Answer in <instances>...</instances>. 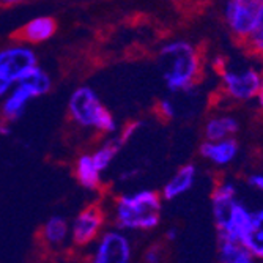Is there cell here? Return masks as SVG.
Returning a JSON list of instances; mask_svg holds the SVG:
<instances>
[{
  "instance_id": "6da1fadb",
  "label": "cell",
  "mask_w": 263,
  "mask_h": 263,
  "mask_svg": "<svg viewBox=\"0 0 263 263\" xmlns=\"http://www.w3.org/2000/svg\"><path fill=\"white\" fill-rule=\"evenodd\" d=\"M159 65L167 90L184 93L193 88L200 76L202 60L197 47L186 40H171L161 46Z\"/></svg>"
},
{
  "instance_id": "7a4b0ae2",
  "label": "cell",
  "mask_w": 263,
  "mask_h": 263,
  "mask_svg": "<svg viewBox=\"0 0 263 263\" xmlns=\"http://www.w3.org/2000/svg\"><path fill=\"white\" fill-rule=\"evenodd\" d=\"M68 117L78 128L98 134H115L117 120L90 85H79L68 98Z\"/></svg>"
},
{
  "instance_id": "3957f363",
  "label": "cell",
  "mask_w": 263,
  "mask_h": 263,
  "mask_svg": "<svg viewBox=\"0 0 263 263\" xmlns=\"http://www.w3.org/2000/svg\"><path fill=\"white\" fill-rule=\"evenodd\" d=\"M161 196L142 189L115 200V224L120 230H153L161 222Z\"/></svg>"
},
{
  "instance_id": "277c9868",
  "label": "cell",
  "mask_w": 263,
  "mask_h": 263,
  "mask_svg": "<svg viewBox=\"0 0 263 263\" xmlns=\"http://www.w3.org/2000/svg\"><path fill=\"white\" fill-rule=\"evenodd\" d=\"M51 88H52L51 74L40 65L35 66L30 73H27L11 87L8 95L2 100V104H0V114L2 115L0 117H4L10 123L19 120L26 114L29 104L33 100L49 93Z\"/></svg>"
},
{
  "instance_id": "5b68a950",
  "label": "cell",
  "mask_w": 263,
  "mask_h": 263,
  "mask_svg": "<svg viewBox=\"0 0 263 263\" xmlns=\"http://www.w3.org/2000/svg\"><path fill=\"white\" fill-rule=\"evenodd\" d=\"M261 10L263 0H226L222 14L229 32L236 40L248 41L257 27Z\"/></svg>"
},
{
  "instance_id": "8992f818",
  "label": "cell",
  "mask_w": 263,
  "mask_h": 263,
  "mask_svg": "<svg viewBox=\"0 0 263 263\" xmlns=\"http://www.w3.org/2000/svg\"><path fill=\"white\" fill-rule=\"evenodd\" d=\"M35 66H38V55L33 46L21 40L0 46V78L16 84Z\"/></svg>"
},
{
  "instance_id": "52a82bcc",
  "label": "cell",
  "mask_w": 263,
  "mask_h": 263,
  "mask_svg": "<svg viewBox=\"0 0 263 263\" xmlns=\"http://www.w3.org/2000/svg\"><path fill=\"white\" fill-rule=\"evenodd\" d=\"M221 85L233 101L248 103L255 100L260 85V69L254 66H222L219 73Z\"/></svg>"
},
{
  "instance_id": "ba28073f",
  "label": "cell",
  "mask_w": 263,
  "mask_h": 263,
  "mask_svg": "<svg viewBox=\"0 0 263 263\" xmlns=\"http://www.w3.org/2000/svg\"><path fill=\"white\" fill-rule=\"evenodd\" d=\"M131 243L128 236L118 230H107L101 235L90 263H131Z\"/></svg>"
},
{
  "instance_id": "9c48e42d",
  "label": "cell",
  "mask_w": 263,
  "mask_h": 263,
  "mask_svg": "<svg viewBox=\"0 0 263 263\" xmlns=\"http://www.w3.org/2000/svg\"><path fill=\"white\" fill-rule=\"evenodd\" d=\"M248 187L260 193L263 202V174L249 175ZM241 245H245L257 260H263V203L251 208V221L241 238Z\"/></svg>"
},
{
  "instance_id": "30bf717a",
  "label": "cell",
  "mask_w": 263,
  "mask_h": 263,
  "mask_svg": "<svg viewBox=\"0 0 263 263\" xmlns=\"http://www.w3.org/2000/svg\"><path fill=\"white\" fill-rule=\"evenodd\" d=\"M104 219L106 214L98 203L85 206L76 216L73 226H71V232H69L71 241L81 248L90 245L101 233Z\"/></svg>"
},
{
  "instance_id": "8fae6325",
  "label": "cell",
  "mask_w": 263,
  "mask_h": 263,
  "mask_svg": "<svg viewBox=\"0 0 263 263\" xmlns=\"http://www.w3.org/2000/svg\"><path fill=\"white\" fill-rule=\"evenodd\" d=\"M55 32H57V21L52 16H36L27 21L17 30L16 40H21L30 46H36L54 38Z\"/></svg>"
},
{
  "instance_id": "7c38bea8",
  "label": "cell",
  "mask_w": 263,
  "mask_h": 263,
  "mask_svg": "<svg viewBox=\"0 0 263 263\" xmlns=\"http://www.w3.org/2000/svg\"><path fill=\"white\" fill-rule=\"evenodd\" d=\"M238 142L233 137L221 140H205L200 145V156L214 165H229L238 155Z\"/></svg>"
},
{
  "instance_id": "4fadbf2b",
  "label": "cell",
  "mask_w": 263,
  "mask_h": 263,
  "mask_svg": "<svg viewBox=\"0 0 263 263\" xmlns=\"http://www.w3.org/2000/svg\"><path fill=\"white\" fill-rule=\"evenodd\" d=\"M197 178V167L194 164H184L174 174V177L162 187V197L165 200H174L194 186Z\"/></svg>"
},
{
  "instance_id": "5bb4252c",
  "label": "cell",
  "mask_w": 263,
  "mask_h": 263,
  "mask_svg": "<svg viewBox=\"0 0 263 263\" xmlns=\"http://www.w3.org/2000/svg\"><path fill=\"white\" fill-rule=\"evenodd\" d=\"M101 172L93 161L91 153L81 155L74 162V177L78 183L88 191H97L101 186Z\"/></svg>"
},
{
  "instance_id": "9a60e30c",
  "label": "cell",
  "mask_w": 263,
  "mask_h": 263,
  "mask_svg": "<svg viewBox=\"0 0 263 263\" xmlns=\"http://www.w3.org/2000/svg\"><path fill=\"white\" fill-rule=\"evenodd\" d=\"M71 227L63 216H51L41 227V241L47 248H60L66 243Z\"/></svg>"
},
{
  "instance_id": "2e32d148",
  "label": "cell",
  "mask_w": 263,
  "mask_h": 263,
  "mask_svg": "<svg viewBox=\"0 0 263 263\" xmlns=\"http://www.w3.org/2000/svg\"><path fill=\"white\" fill-rule=\"evenodd\" d=\"M238 129H240V123L235 117L232 115H214L205 123L203 126V136L205 140H221L233 137Z\"/></svg>"
},
{
  "instance_id": "e0dca14e",
  "label": "cell",
  "mask_w": 263,
  "mask_h": 263,
  "mask_svg": "<svg viewBox=\"0 0 263 263\" xmlns=\"http://www.w3.org/2000/svg\"><path fill=\"white\" fill-rule=\"evenodd\" d=\"M218 249L219 263H257V258L252 255V252L240 241L219 238Z\"/></svg>"
},
{
  "instance_id": "ac0fdd59",
  "label": "cell",
  "mask_w": 263,
  "mask_h": 263,
  "mask_svg": "<svg viewBox=\"0 0 263 263\" xmlns=\"http://www.w3.org/2000/svg\"><path fill=\"white\" fill-rule=\"evenodd\" d=\"M122 148H123V145L120 143V140H118L117 137H114V139L103 142L101 145L91 153L93 161H95V164H97V167L100 169L101 174L109 169L110 164L114 162V159L117 158L118 153H120Z\"/></svg>"
},
{
  "instance_id": "d6986e66",
  "label": "cell",
  "mask_w": 263,
  "mask_h": 263,
  "mask_svg": "<svg viewBox=\"0 0 263 263\" xmlns=\"http://www.w3.org/2000/svg\"><path fill=\"white\" fill-rule=\"evenodd\" d=\"M246 44H248V49H249L254 55L263 59V10H261V13H260V19H258L257 27H255V30L252 32V35L248 38Z\"/></svg>"
},
{
  "instance_id": "ffe728a7",
  "label": "cell",
  "mask_w": 263,
  "mask_h": 263,
  "mask_svg": "<svg viewBox=\"0 0 263 263\" xmlns=\"http://www.w3.org/2000/svg\"><path fill=\"white\" fill-rule=\"evenodd\" d=\"M156 112L161 118H164V120H172V118L177 115V107L171 100L162 98L156 104Z\"/></svg>"
},
{
  "instance_id": "44dd1931",
  "label": "cell",
  "mask_w": 263,
  "mask_h": 263,
  "mask_svg": "<svg viewBox=\"0 0 263 263\" xmlns=\"http://www.w3.org/2000/svg\"><path fill=\"white\" fill-rule=\"evenodd\" d=\"M142 122H131V123H128L126 126H123L122 128V131L120 133H118L115 137L118 139V140H120V143H122V145L125 147L126 145V143L137 134V131L142 128Z\"/></svg>"
},
{
  "instance_id": "7402d4cb",
  "label": "cell",
  "mask_w": 263,
  "mask_h": 263,
  "mask_svg": "<svg viewBox=\"0 0 263 263\" xmlns=\"http://www.w3.org/2000/svg\"><path fill=\"white\" fill-rule=\"evenodd\" d=\"M162 260H164V249L161 245H155L148 248L145 251V255H143V261L145 263H162Z\"/></svg>"
},
{
  "instance_id": "603a6c76",
  "label": "cell",
  "mask_w": 263,
  "mask_h": 263,
  "mask_svg": "<svg viewBox=\"0 0 263 263\" xmlns=\"http://www.w3.org/2000/svg\"><path fill=\"white\" fill-rule=\"evenodd\" d=\"M255 101L260 107V110L263 112V69L260 71V85H258V91H257V97Z\"/></svg>"
},
{
  "instance_id": "cb8c5ba5",
  "label": "cell",
  "mask_w": 263,
  "mask_h": 263,
  "mask_svg": "<svg viewBox=\"0 0 263 263\" xmlns=\"http://www.w3.org/2000/svg\"><path fill=\"white\" fill-rule=\"evenodd\" d=\"M10 134H11L10 122H7L4 117H0V136H10Z\"/></svg>"
},
{
  "instance_id": "d4e9b609",
  "label": "cell",
  "mask_w": 263,
  "mask_h": 263,
  "mask_svg": "<svg viewBox=\"0 0 263 263\" xmlns=\"http://www.w3.org/2000/svg\"><path fill=\"white\" fill-rule=\"evenodd\" d=\"M26 2H27V0H0V7H2V8H13V7L22 5Z\"/></svg>"
},
{
  "instance_id": "484cf974",
  "label": "cell",
  "mask_w": 263,
  "mask_h": 263,
  "mask_svg": "<svg viewBox=\"0 0 263 263\" xmlns=\"http://www.w3.org/2000/svg\"><path fill=\"white\" fill-rule=\"evenodd\" d=\"M177 236V230L175 229H171L169 232H167V240H175Z\"/></svg>"
}]
</instances>
